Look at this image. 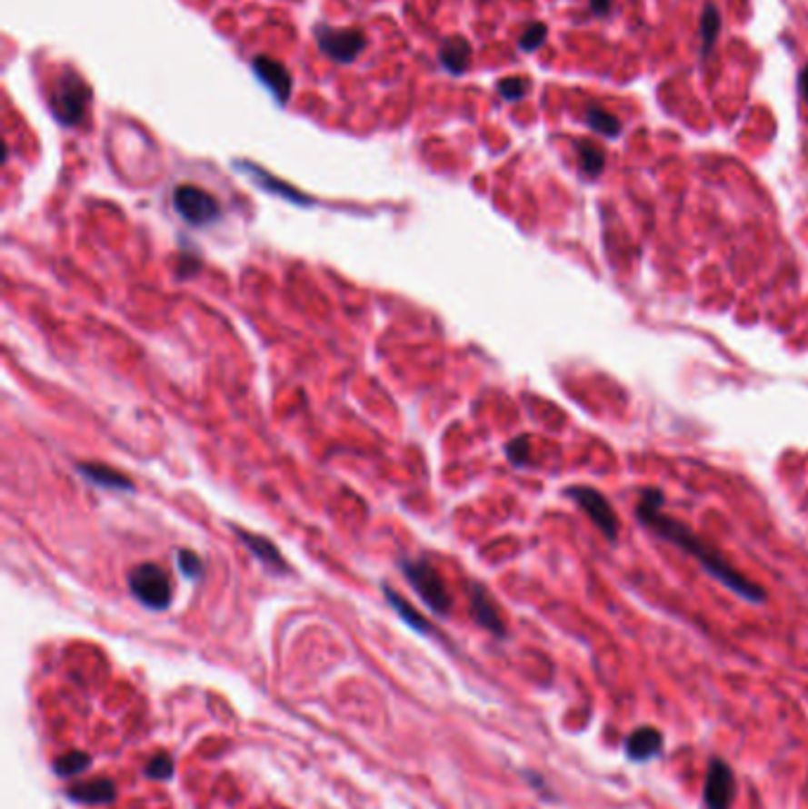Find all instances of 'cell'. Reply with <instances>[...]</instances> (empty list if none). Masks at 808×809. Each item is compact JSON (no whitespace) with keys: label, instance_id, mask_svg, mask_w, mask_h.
Segmentation results:
<instances>
[{"label":"cell","instance_id":"obj_9","mask_svg":"<svg viewBox=\"0 0 808 809\" xmlns=\"http://www.w3.org/2000/svg\"><path fill=\"white\" fill-rule=\"evenodd\" d=\"M252 69L261 84L271 90V95L278 100V104L290 103L292 95V74L283 62L273 60L268 54H259L252 60Z\"/></svg>","mask_w":808,"mask_h":809},{"label":"cell","instance_id":"obj_2","mask_svg":"<svg viewBox=\"0 0 808 809\" xmlns=\"http://www.w3.org/2000/svg\"><path fill=\"white\" fill-rule=\"evenodd\" d=\"M91 85L85 84L81 74L65 72L60 74L55 90L50 93V112L62 126H79L91 107Z\"/></svg>","mask_w":808,"mask_h":809},{"label":"cell","instance_id":"obj_28","mask_svg":"<svg viewBox=\"0 0 808 809\" xmlns=\"http://www.w3.org/2000/svg\"><path fill=\"white\" fill-rule=\"evenodd\" d=\"M796 85H799V95H802L803 103L808 104V66H803V69H802V74H799V81H796Z\"/></svg>","mask_w":808,"mask_h":809},{"label":"cell","instance_id":"obj_19","mask_svg":"<svg viewBox=\"0 0 808 809\" xmlns=\"http://www.w3.org/2000/svg\"><path fill=\"white\" fill-rule=\"evenodd\" d=\"M718 31H721V17H718V10L716 5L712 3H706L704 5V13H702V26H700V34H702V57H709L712 53L713 43H716Z\"/></svg>","mask_w":808,"mask_h":809},{"label":"cell","instance_id":"obj_24","mask_svg":"<svg viewBox=\"0 0 808 809\" xmlns=\"http://www.w3.org/2000/svg\"><path fill=\"white\" fill-rule=\"evenodd\" d=\"M145 774L150 779H171V776H174V760H171L169 755L159 753L157 757H152V760L147 762Z\"/></svg>","mask_w":808,"mask_h":809},{"label":"cell","instance_id":"obj_14","mask_svg":"<svg viewBox=\"0 0 808 809\" xmlns=\"http://www.w3.org/2000/svg\"><path fill=\"white\" fill-rule=\"evenodd\" d=\"M237 168H240V171H244V173H247L249 178H252L254 183L261 187V190H268V192H273V194H280V197L290 199V202H294V204H314L311 199H306V194H299L296 190H292L290 185H284V183L275 180L271 173H265L264 168L254 166V163H237Z\"/></svg>","mask_w":808,"mask_h":809},{"label":"cell","instance_id":"obj_13","mask_svg":"<svg viewBox=\"0 0 808 809\" xmlns=\"http://www.w3.org/2000/svg\"><path fill=\"white\" fill-rule=\"evenodd\" d=\"M439 62L444 69H448L451 74L460 76L470 69L472 62V45L464 41L463 36H453L448 41H444L439 50Z\"/></svg>","mask_w":808,"mask_h":809},{"label":"cell","instance_id":"obj_26","mask_svg":"<svg viewBox=\"0 0 808 809\" xmlns=\"http://www.w3.org/2000/svg\"><path fill=\"white\" fill-rule=\"evenodd\" d=\"M529 449H531L529 438L526 436L514 438L513 443L507 445V457H510V462L513 464H526L529 462Z\"/></svg>","mask_w":808,"mask_h":809},{"label":"cell","instance_id":"obj_1","mask_svg":"<svg viewBox=\"0 0 808 809\" xmlns=\"http://www.w3.org/2000/svg\"><path fill=\"white\" fill-rule=\"evenodd\" d=\"M635 516L638 521L657 535V538L666 539L671 545H676L681 552L690 554V557L702 566V568L709 573L712 577H716L723 587H728L730 592H735L737 597L747 599L749 604H763L766 601V592L763 587L754 585L752 580L740 573L737 568L728 564L723 558V554L713 549L712 545H706L700 535L694 533L693 528L685 526V523L671 518V516L663 514V495L657 488H647V490L640 492L638 504H635Z\"/></svg>","mask_w":808,"mask_h":809},{"label":"cell","instance_id":"obj_21","mask_svg":"<svg viewBox=\"0 0 808 809\" xmlns=\"http://www.w3.org/2000/svg\"><path fill=\"white\" fill-rule=\"evenodd\" d=\"M585 123L593 128V131L603 133L604 138H616L622 133V123L616 116H612L610 112H604L600 107H588L585 109Z\"/></svg>","mask_w":808,"mask_h":809},{"label":"cell","instance_id":"obj_17","mask_svg":"<svg viewBox=\"0 0 808 809\" xmlns=\"http://www.w3.org/2000/svg\"><path fill=\"white\" fill-rule=\"evenodd\" d=\"M576 152H579V166H581V173L585 178H597V175L604 171V150L603 147H597L595 143L591 140H579L576 144Z\"/></svg>","mask_w":808,"mask_h":809},{"label":"cell","instance_id":"obj_3","mask_svg":"<svg viewBox=\"0 0 808 809\" xmlns=\"http://www.w3.org/2000/svg\"><path fill=\"white\" fill-rule=\"evenodd\" d=\"M404 568V576L408 577V582L413 585L420 597H423L424 604L432 608V611L446 616L451 611V594L446 589V582L439 576V570L429 564L427 558H415V561H404L401 564Z\"/></svg>","mask_w":808,"mask_h":809},{"label":"cell","instance_id":"obj_25","mask_svg":"<svg viewBox=\"0 0 808 809\" xmlns=\"http://www.w3.org/2000/svg\"><path fill=\"white\" fill-rule=\"evenodd\" d=\"M178 568H181L183 576L193 577V580L202 577V573H204L202 558H199L195 552H187V549H183V552L178 554Z\"/></svg>","mask_w":808,"mask_h":809},{"label":"cell","instance_id":"obj_4","mask_svg":"<svg viewBox=\"0 0 808 809\" xmlns=\"http://www.w3.org/2000/svg\"><path fill=\"white\" fill-rule=\"evenodd\" d=\"M131 594L152 611H166L171 604V582L157 564H140L128 576Z\"/></svg>","mask_w":808,"mask_h":809},{"label":"cell","instance_id":"obj_12","mask_svg":"<svg viewBox=\"0 0 808 809\" xmlns=\"http://www.w3.org/2000/svg\"><path fill=\"white\" fill-rule=\"evenodd\" d=\"M69 800L81 804H109L115 803L116 788L109 779H95L85 781V784H76L66 791Z\"/></svg>","mask_w":808,"mask_h":809},{"label":"cell","instance_id":"obj_20","mask_svg":"<svg viewBox=\"0 0 808 809\" xmlns=\"http://www.w3.org/2000/svg\"><path fill=\"white\" fill-rule=\"evenodd\" d=\"M384 594H386V601H389V604L394 606V611L398 613V616L404 617L405 623L411 625L413 629H417V632H423V635H427L429 629V623L427 620H424L423 616H420V613L415 611V608H413L411 604H408V601L404 599V597H398L396 592H392V589L389 587H384Z\"/></svg>","mask_w":808,"mask_h":809},{"label":"cell","instance_id":"obj_7","mask_svg":"<svg viewBox=\"0 0 808 809\" xmlns=\"http://www.w3.org/2000/svg\"><path fill=\"white\" fill-rule=\"evenodd\" d=\"M567 495L579 504L585 514L591 516V521L595 523L597 530L610 539V542H614L616 535H619V518H616V511L610 504V499L604 498L603 492H597L595 488L588 486L569 488Z\"/></svg>","mask_w":808,"mask_h":809},{"label":"cell","instance_id":"obj_5","mask_svg":"<svg viewBox=\"0 0 808 809\" xmlns=\"http://www.w3.org/2000/svg\"><path fill=\"white\" fill-rule=\"evenodd\" d=\"M315 43L320 53L339 64H351L361 57V53L368 45V38L361 29H334V26L318 25L314 29Z\"/></svg>","mask_w":808,"mask_h":809},{"label":"cell","instance_id":"obj_8","mask_svg":"<svg viewBox=\"0 0 808 809\" xmlns=\"http://www.w3.org/2000/svg\"><path fill=\"white\" fill-rule=\"evenodd\" d=\"M733 803H735V774L728 762L713 757L704 779L706 809H733Z\"/></svg>","mask_w":808,"mask_h":809},{"label":"cell","instance_id":"obj_6","mask_svg":"<svg viewBox=\"0 0 808 809\" xmlns=\"http://www.w3.org/2000/svg\"><path fill=\"white\" fill-rule=\"evenodd\" d=\"M174 206L190 225H209L221 218V204L214 194L197 185H181L174 190Z\"/></svg>","mask_w":808,"mask_h":809},{"label":"cell","instance_id":"obj_18","mask_svg":"<svg viewBox=\"0 0 808 809\" xmlns=\"http://www.w3.org/2000/svg\"><path fill=\"white\" fill-rule=\"evenodd\" d=\"M91 755H85L81 750H72V753H66V755H60L57 760L53 762V772L62 779H72L76 774L85 772V769L91 767Z\"/></svg>","mask_w":808,"mask_h":809},{"label":"cell","instance_id":"obj_11","mask_svg":"<svg viewBox=\"0 0 808 809\" xmlns=\"http://www.w3.org/2000/svg\"><path fill=\"white\" fill-rule=\"evenodd\" d=\"M663 736L654 726H638L626 738V755L631 762H650L662 755Z\"/></svg>","mask_w":808,"mask_h":809},{"label":"cell","instance_id":"obj_10","mask_svg":"<svg viewBox=\"0 0 808 809\" xmlns=\"http://www.w3.org/2000/svg\"><path fill=\"white\" fill-rule=\"evenodd\" d=\"M470 604H472V617L482 625L484 629H489L491 635L505 636V623H503V616L498 611L495 601L491 599V594L482 587V585H470Z\"/></svg>","mask_w":808,"mask_h":809},{"label":"cell","instance_id":"obj_23","mask_svg":"<svg viewBox=\"0 0 808 809\" xmlns=\"http://www.w3.org/2000/svg\"><path fill=\"white\" fill-rule=\"evenodd\" d=\"M526 90H529V81L522 76H513V78H503L501 84H498V93H501L503 100L507 103H517L522 97L526 95Z\"/></svg>","mask_w":808,"mask_h":809},{"label":"cell","instance_id":"obj_22","mask_svg":"<svg viewBox=\"0 0 808 809\" xmlns=\"http://www.w3.org/2000/svg\"><path fill=\"white\" fill-rule=\"evenodd\" d=\"M545 36H548V26L541 25V22H534V25L526 26L522 38H519V48L524 50V53H534V50L544 45Z\"/></svg>","mask_w":808,"mask_h":809},{"label":"cell","instance_id":"obj_16","mask_svg":"<svg viewBox=\"0 0 808 809\" xmlns=\"http://www.w3.org/2000/svg\"><path fill=\"white\" fill-rule=\"evenodd\" d=\"M237 533H240L242 542H244V545H247L249 549L256 554V558H259V561H264L268 568L284 570L283 557H280V552L275 549V545H273L271 539L259 538V535H252V533H244V530H237Z\"/></svg>","mask_w":808,"mask_h":809},{"label":"cell","instance_id":"obj_15","mask_svg":"<svg viewBox=\"0 0 808 809\" xmlns=\"http://www.w3.org/2000/svg\"><path fill=\"white\" fill-rule=\"evenodd\" d=\"M76 471H79L88 483H93V486L107 488V490H124V492L133 490V483L126 478V476L115 471V469L105 467V464H95V462L79 464Z\"/></svg>","mask_w":808,"mask_h":809},{"label":"cell","instance_id":"obj_27","mask_svg":"<svg viewBox=\"0 0 808 809\" xmlns=\"http://www.w3.org/2000/svg\"><path fill=\"white\" fill-rule=\"evenodd\" d=\"M591 10L597 17H604V15H610L612 0H591Z\"/></svg>","mask_w":808,"mask_h":809}]
</instances>
